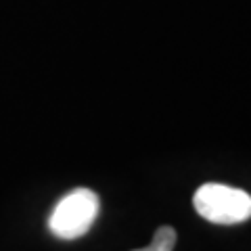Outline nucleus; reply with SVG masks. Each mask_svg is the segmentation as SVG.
<instances>
[{
  "instance_id": "obj_2",
  "label": "nucleus",
  "mask_w": 251,
  "mask_h": 251,
  "mask_svg": "<svg viewBox=\"0 0 251 251\" xmlns=\"http://www.w3.org/2000/svg\"><path fill=\"white\" fill-rule=\"evenodd\" d=\"M100 209L99 195L90 188H74L67 193L49 218V228L61 241H74L84 237L94 224Z\"/></svg>"
},
{
  "instance_id": "obj_1",
  "label": "nucleus",
  "mask_w": 251,
  "mask_h": 251,
  "mask_svg": "<svg viewBox=\"0 0 251 251\" xmlns=\"http://www.w3.org/2000/svg\"><path fill=\"white\" fill-rule=\"evenodd\" d=\"M193 205L211 224L232 226L251 218V195L228 184L207 182L193 195Z\"/></svg>"
},
{
  "instance_id": "obj_3",
  "label": "nucleus",
  "mask_w": 251,
  "mask_h": 251,
  "mask_svg": "<svg viewBox=\"0 0 251 251\" xmlns=\"http://www.w3.org/2000/svg\"><path fill=\"white\" fill-rule=\"evenodd\" d=\"M176 241H178L176 228L166 224V226H159V228L155 230L151 245L145 247V249H134V251H174Z\"/></svg>"
}]
</instances>
